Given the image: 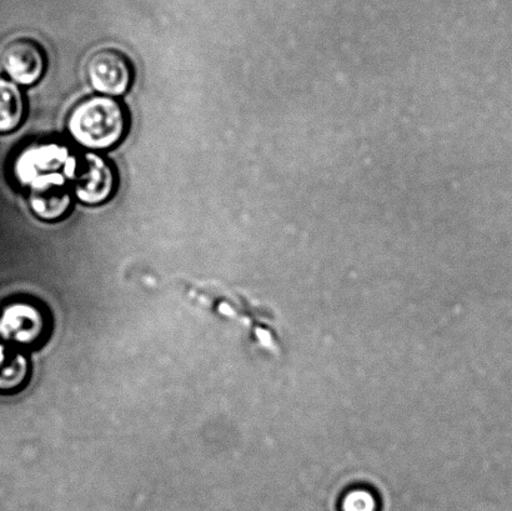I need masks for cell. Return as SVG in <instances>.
I'll return each mask as SVG.
<instances>
[{"instance_id":"3957f363","label":"cell","mask_w":512,"mask_h":511,"mask_svg":"<svg viewBox=\"0 0 512 511\" xmlns=\"http://www.w3.org/2000/svg\"><path fill=\"white\" fill-rule=\"evenodd\" d=\"M117 184L113 164L98 153H87L79 169L75 170L73 194L80 203L97 207L113 197Z\"/></svg>"},{"instance_id":"8992f818","label":"cell","mask_w":512,"mask_h":511,"mask_svg":"<svg viewBox=\"0 0 512 511\" xmlns=\"http://www.w3.org/2000/svg\"><path fill=\"white\" fill-rule=\"evenodd\" d=\"M29 205L44 222L63 219L72 208V190L62 173L43 175L29 184Z\"/></svg>"},{"instance_id":"9c48e42d","label":"cell","mask_w":512,"mask_h":511,"mask_svg":"<svg viewBox=\"0 0 512 511\" xmlns=\"http://www.w3.org/2000/svg\"><path fill=\"white\" fill-rule=\"evenodd\" d=\"M29 375V364L18 350L0 344V392H14L23 387Z\"/></svg>"},{"instance_id":"5b68a950","label":"cell","mask_w":512,"mask_h":511,"mask_svg":"<svg viewBox=\"0 0 512 511\" xmlns=\"http://www.w3.org/2000/svg\"><path fill=\"white\" fill-rule=\"evenodd\" d=\"M2 65L12 82L32 87L44 77L47 70V55L42 45L35 40L20 38L5 47Z\"/></svg>"},{"instance_id":"52a82bcc","label":"cell","mask_w":512,"mask_h":511,"mask_svg":"<svg viewBox=\"0 0 512 511\" xmlns=\"http://www.w3.org/2000/svg\"><path fill=\"white\" fill-rule=\"evenodd\" d=\"M72 159L69 157L67 148L59 145H44V147H34L22 154L15 164V173L19 180L29 184L32 180L43 175L58 173L60 168Z\"/></svg>"},{"instance_id":"277c9868","label":"cell","mask_w":512,"mask_h":511,"mask_svg":"<svg viewBox=\"0 0 512 511\" xmlns=\"http://www.w3.org/2000/svg\"><path fill=\"white\" fill-rule=\"evenodd\" d=\"M47 313L37 303L17 300L3 310L0 317V333L8 342L35 347L48 335Z\"/></svg>"},{"instance_id":"30bf717a","label":"cell","mask_w":512,"mask_h":511,"mask_svg":"<svg viewBox=\"0 0 512 511\" xmlns=\"http://www.w3.org/2000/svg\"><path fill=\"white\" fill-rule=\"evenodd\" d=\"M380 499L373 489L356 485L340 499V511H380Z\"/></svg>"},{"instance_id":"6da1fadb","label":"cell","mask_w":512,"mask_h":511,"mask_svg":"<svg viewBox=\"0 0 512 511\" xmlns=\"http://www.w3.org/2000/svg\"><path fill=\"white\" fill-rule=\"evenodd\" d=\"M129 130V114L119 100L95 95L82 100L68 118V132L75 143L92 152L117 147Z\"/></svg>"},{"instance_id":"ba28073f","label":"cell","mask_w":512,"mask_h":511,"mask_svg":"<svg viewBox=\"0 0 512 511\" xmlns=\"http://www.w3.org/2000/svg\"><path fill=\"white\" fill-rule=\"evenodd\" d=\"M27 105L22 90L12 80L0 78V134H8L22 125Z\"/></svg>"},{"instance_id":"7a4b0ae2","label":"cell","mask_w":512,"mask_h":511,"mask_svg":"<svg viewBox=\"0 0 512 511\" xmlns=\"http://www.w3.org/2000/svg\"><path fill=\"white\" fill-rule=\"evenodd\" d=\"M87 77L95 92L119 98L129 92L134 79L132 62L115 49H100L90 57Z\"/></svg>"}]
</instances>
